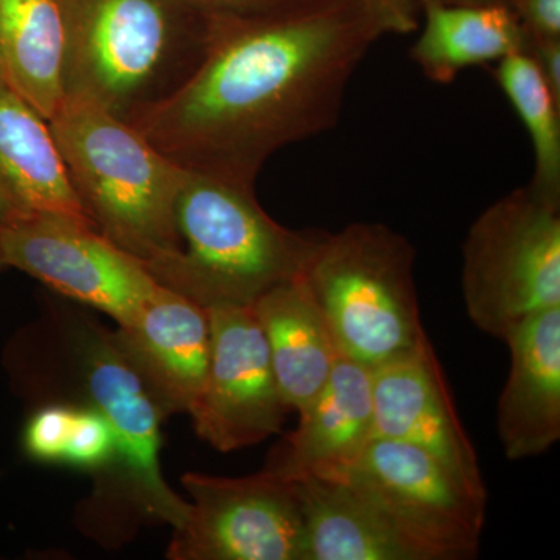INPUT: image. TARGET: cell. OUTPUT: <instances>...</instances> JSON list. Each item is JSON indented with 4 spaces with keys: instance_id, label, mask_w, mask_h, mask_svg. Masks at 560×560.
Returning <instances> with one entry per match:
<instances>
[{
    "instance_id": "cell-7",
    "label": "cell",
    "mask_w": 560,
    "mask_h": 560,
    "mask_svg": "<svg viewBox=\"0 0 560 560\" xmlns=\"http://www.w3.org/2000/svg\"><path fill=\"white\" fill-rule=\"evenodd\" d=\"M463 296L477 329L500 340L560 307V209L526 186L482 210L463 245Z\"/></svg>"
},
{
    "instance_id": "cell-11",
    "label": "cell",
    "mask_w": 560,
    "mask_h": 560,
    "mask_svg": "<svg viewBox=\"0 0 560 560\" xmlns=\"http://www.w3.org/2000/svg\"><path fill=\"white\" fill-rule=\"evenodd\" d=\"M206 311L209 370L189 415L202 441L220 452L241 451L280 433L291 408L280 394L253 305Z\"/></svg>"
},
{
    "instance_id": "cell-15",
    "label": "cell",
    "mask_w": 560,
    "mask_h": 560,
    "mask_svg": "<svg viewBox=\"0 0 560 560\" xmlns=\"http://www.w3.org/2000/svg\"><path fill=\"white\" fill-rule=\"evenodd\" d=\"M511 370L497 427L504 455H544L560 440V307L530 316L504 337Z\"/></svg>"
},
{
    "instance_id": "cell-1",
    "label": "cell",
    "mask_w": 560,
    "mask_h": 560,
    "mask_svg": "<svg viewBox=\"0 0 560 560\" xmlns=\"http://www.w3.org/2000/svg\"><path fill=\"white\" fill-rule=\"evenodd\" d=\"M381 36L359 0L221 32L194 75L132 127L183 171L254 187L276 151L338 124Z\"/></svg>"
},
{
    "instance_id": "cell-19",
    "label": "cell",
    "mask_w": 560,
    "mask_h": 560,
    "mask_svg": "<svg viewBox=\"0 0 560 560\" xmlns=\"http://www.w3.org/2000/svg\"><path fill=\"white\" fill-rule=\"evenodd\" d=\"M66 0H0L3 79L47 121L66 101Z\"/></svg>"
},
{
    "instance_id": "cell-8",
    "label": "cell",
    "mask_w": 560,
    "mask_h": 560,
    "mask_svg": "<svg viewBox=\"0 0 560 560\" xmlns=\"http://www.w3.org/2000/svg\"><path fill=\"white\" fill-rule=\"evenodd\" d=\"M346 480L363 490L423 560L475 558L486 495L405 442L374 438Z\"/></svg>"
},
{
    "instance_id": "cell-12",
    "label": "cell",
    "mask_w": 560,
    "mask_h": 560,
    "mask_svg": "<svg viewBox=\"0 0 560 560\" xmlns=\"http://www.w3.org/2000/svg\"><path fill=\"white\" fill-rule=\"evenodd\" d=\"M371 371L374 438L415 445L486 495L480 460L429 338Z\"/></svg>"
},
{
    "instance_id": "cell-21",
    "label": "cell",
    "mask_w": 560,
    "mask_h": 560,
    "mask_svg": "<svg viewBox=\"0 0 560 560\" xmlns=\"http://www.w3.org/2000/svg\"><path fill=\"white\" fill-rule=\"evenodd\" d=\"M493 77L533 143L536 167L528 189L539 200L560 209V102L523 51L500 60Z\"/></svg>"
},
{
    "instance_id": "cell-3",
    "label": "cell",
    "mask_w": 560,
    "mask_h": 560,
    "mask_svg": "<svg viewBox=\"0 0 560 560\" xmlns=\"http://www.w3.org/2000/svg\"><path fill=\"white\" fill-rule=\"evenodd\" d=\"M176 249L143 265L160 285L205 308L253 305L300 278L323 231H293L271 219L254 187L184 171L175 201Z\"/></svg>"
},
{
    "instance_id": "cell-4",
    "label": "cell",
    "mask_w": 560,
    "mask_h": 560,
    "mask_svg": "<svg viewBox=\"0 0 560 560\" xmlns=\"http://www.w3.org/2000/svg\"><path fill=\"white\" fill-rule=\"evenodd\" d=\"M49 125L95 230L143 265L172 254L183 168L138 128L90 102L66 97Z\"/></svg>"
},
{
    "instance_id": "cell-13",
    "label": "cell",
    "mask_w": 560,
    "mask_h": 560,
    "mask_svg": "<svg viewBox=\"0 0 560 560\" xmlns=\"http://www.w3.org/2000/svg\"><path fill=\"white\" fill-rule=\"evenodd\" d=\"M113 334L162 418L189 415L209 370L208 311L160 285L138 315Z\"/></svg>"
},
{
    "instance_id": "cell-18",
    "label": "cell",
    "mask_w": 560,
    "mask_h": 560,
    "mask_svg": "<svg viewBox=\"0 0 560 560\" xmlns=\"http://www.w3.org/2000/svg\"><path fill=\"white\" fill-rule=\"evenodd\" d=\"M304 560H423L396 526L348 480L305 478Z\"/></svg>"
},
{
    "instance_id": "cell-24",
    "label": "cell",
    "mask_w": 560,
    "mask_h": 560,
    "mask_svg": "<svg viewBox=\"0 0 560 560\" xmlns=\"http://www.w3.org/2000/svg\"><path fill=\"white\" fill-rule=\"evenodd\" d=\"M381 35H408L418 28L419 0H360Z\"/></svg>"
},
{
    "instance_id": "cell-28",
    "label": "cell",
    "mask_w": 560,
    "mask_h": 560,
    "mask_svg": "<svg viewBox=\"0 0 560 560\" xmlns=\"http://www.w3.org/2000/svg\"><path fill=\"white\" fill-rule=\"evenodd\" d=\"M0 81H5V79H3L2 68H0ZM5 83H7V81H5Z\"/></svg>"
},
{
    "instance_id": "cell-2",
    "label": "cell",
    "mask_w": 560,
    "mask_h": 560,
    "mask_svg": "<svg viewBox=\"0 0 560 560\" xmlns=\"http://www.w3.org/2000/svg\"><path fill=\"white\" fill-rule=\"evenodd\" d=\"M184 2L66 0V97L131 125L167 101L219 36L208 16Z\"/></svg>"
},
{
    "instance_id": "cell-22",
    "label": "cell",
    "mask_w": 560,
    "mask_h": 560,
    "mask_svg": "<svg viewBox=\"0 0 560 560\" xmlns=\"http://www.w3.org/2000/svg\"><path fill=\"white\" fill-rule=\"evenodd\" d=\"M66 401L55 464L109 474L119 460V438L108 418L90 405Z\"/></svg>"
},
{
    "instance_id": "cell-16",
    "label": "cell",
    "mask_w": 560,
    "mask_h": 560,
    "mask_svg": "<svg viewBox=\"0 0 560 560\" xmlns=\"http://www.w3.org/2000/svg\"><path fill=\"white\" fill-rule=\"evenodd\" d=\"M36 215L91 223L49 121L0 81V224Z\"/></svg>"
},
{
    "instance_id": "cell-6",
    "label": "cell",
    "mask_w": 560,
    "mask_h": 560,
    "mask_svg": "<svg viewBox=\"0 0 560 560\" xmlns=\"http://www.w3.org/2000/svg\"><path fill=\"white\" fill-rule=\"evenodd\" d=\"M50 370L61 374V389L50 400L90 405L108 418L119 438V460L109 471L124 495L143 515L179 529L189 501L176 495L162 477V418L149 390L117 348L113 331L83 313L50 315Z\"/></svg>"
},
{
    "instance_id": "cell-10",
    "label": "cell",
    "mask_w": 560,
    "mask_h": 560,
    "mask_svg": "<svg viewBox=\"0 0 560 560\" xmlns=\"http://www.w3.org/2000/svg\"><path fill=\"white\" fill-rule=\"evenodd\" d=\"M0 267H13L69 300L130 323L160 283L142 261L88 221L36 215L0 224Z\"/></svg>"
},
{
    "instance_id": "cell-26",
    "label": "cell",
    "mask_w": 560,
    "mask_h": 560,
    "mask_svg": "<svg viewBox=\"0 0 560 560\" xmlns=\"http://www.w3.org/2000/svg\"><path fill=\"white\" fill-rule=\"evenodd\" d=\"M523 54L528 55L539 69L541 79L560 102V39H528Z\"/></svg>"
},
{
    "instance_id": "cell-9",
    "label": "cell",
    "mask_w": 560,
    "mask_h": 560,
    "mask_svg": "<svg viewBox=\"0 0 560 560\" xmlns=\"http://www.w3.org/2000/svg\"><path fill=\"white\" fill-rule=\"evenodd\" d=\"M186 522L167 551L173 560H304L300 486L267 469L250 477L186 474Z\"/></svg>"
},
{
    "instance_id": "cell-27",
    "label": "cell",
    "mask_w": 560,
    "mask_h": 560,
    "mask_svg": "<svg viewBox=\"0 0 560 560\" xmlns=\"http://www.w3.org/2000/svg\"><path fill=\"white\" fill-rule=\"evenodd\" d=\"M420 7L423 5H445V7H481V5H506L512 9V0H419Z\"/></svg>"
},
{
    "instance_id": "cell-20",
    "label": "cell",
    "mask_w": 560,
    "mask_h": 560,
    "mask_svg": "<svg viewBox=\"0 0 560 560\" xmlns=\"http://www.w3.org/2000/svg\"><path fill=\"white\" fill-rule=\"evenodd\" d=\"M423 24L410 50L423 75L448 84L463 70L525 51L528 35L506 5H423Z\"/></svg>"
},
{
    "instance_id": "cell-14",
    "label": "cell",
    "mask_w": 560,
    "mask_h": 560,
    "mask_svg": "<svg viewBox=\"0 0 560 560\" xmlns=\"http://www.w3.org/2000/svg\"><path fill=\"white\" fill-rule=\"evenodd\" d=\"M372 440V371L340 357L329 381L300 411L296 430L272 451L267 469L291 481L346 480Z\"/></svg>"
},
{
    "instance_id": "cell-17",
    "label": "cell",
    "mask_w": 560,
    "mask_h": 560,
    "mask_svg": "<svg viewBox=\"0 0 560 560\" xmlns=\"http://www.w3.org/2000/svg\"><path fill=\"white\" fill-rule=\"evenodd\" d=\"M267 338L280 394L300 412L329 381L340 350L304 276L272 287L253 304Z\"/></svg>"
},
{
    "instance_id": "cell-5",
    "label": "cell",
    "mask_w": 560,
    "mask_h": 560,
    "mask_svg": "<svg viewBox=\"0 0 560 560\" xmlns=\"http://www.w3.org/2000/svg\"><path fill=\"white\" fill-rule=\"evenodd\" d=\"M416 249L382 223L324 232L304 276L340 355L372 368L427 340L415 280Z\"/></svg>"
},
{
    "instance_id": "cell-25",
    "label": "cell",
    "mask_w": 560,
    "mask_h": 560,
    "mask_svg": "<svg viewBox=\"0 0 560 560\" xmlns=\"http://www.w3.org/2000/svg\"><path fill=\"white\" fill-rule=\"evenodd\" d=\"M528 39H560V0H512Z\"/></svg>"
},
{
    "instance_id": "cell-23",
    "label": "cell",
    "mask_w": 560,
    "mask_h": 560,
    "mask_svg": "<svg viewBox=\"0 0 560 560\" xmlns=\"http://www.w3.org/2000/svg\"><path fill=\"white\" fill-rule=\"evenodd\" d=\"M219 33L320 13L355 0H189ZM360 2V0H359Z\"/></svg>"
}]
</instances>
